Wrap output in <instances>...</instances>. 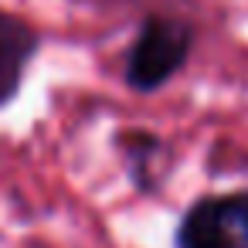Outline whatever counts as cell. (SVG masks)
<instances>
[{
	"label": "cell",
	"mask_w": 248,
	"mask_h": 248,
	"mask_svg": "<svg viewBox=\"0 0 248 248\" xmlns=\"http://www.w3.org/2000/svg\"><path fill=\"white\" fill-rule=\"evenodd\" d=\"M31 48H34V34L24 24L0 14V102L14 95Z\"/></svg>",
	"instance_id": "obj_3"
},
{
	"label": "cell",
	"mask_w": 248,
	"mask_h": 248,
	"mask_svg": "<svg viewBox=\"0 0 248 248\" xmlns=\"http://www.w3.org/2000/svg\"><path fill=\"white\" fill-rule=\"evenodd\" d=\"M190 41H194V31L184 21L150 17L129 48L126 82L136 92H153V89L167 85L184 68V62L190 55Z\"/></svg>",
	"instance_id": "obj_1"
},
{
	"label": "cell",
	"mask_w": 248,
	"mask_h": 248,
	"mask_svg": "<svg viewBox=\"0 0 248 248\" xmlns=\"http://www.w3.org/2000/svg\"><path fill=\"white\" fill-rule=\"evenodd\" d=\"M177 248H248V194L197 201L177 228Z\"/></svg>",
	"instance_id": "obj_2"
}]
</instances>
